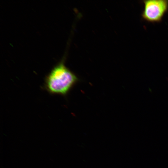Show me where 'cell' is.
Returning <instances> with one entry per match:
<instances>
[{
	"instance_id": "cell-2",
	"label": "cell",
	"mask_w": 168,
	"mask_h": 168,
	"mask_svg": "<svg viewBox=\"0 0 168 168\" xmlns=\"http://www.w3.org/2000/svg\"><path fill=\"white\" fill-rule=\"evenodd\" d=\"M142 2L144 7L141 16L148 22H160L168 11V0H146Z\"/></svg>"
},
{
	"instance_id": "cell-1",
	"label": "cell",
	"mask_w": 168,
	"mask_h": 168,
	"mask_svg": "<svg viewBox=\"0 0 168 168\" xmlns=\"http://www.w3.org/2000/svg\"><path fill=\"white\" fill-rule=\"evenodd\" d=\"M77 76L63 63L56 66L46 77L45 87L53 94L66 95L77 82Z\"/></svg>"
}]
</instances>
